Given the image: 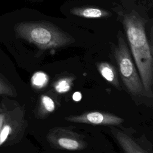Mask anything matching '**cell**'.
<instances>
[{"label": "cell", "mask_w": 153, "mask_h": 153, "mask_svg": "<svg viewBox=\"0 0 153 153\" xmlns=\"http://www.w3.org/2000/svg\"><path fill=\"white\" fill-rule=\"evenodd\" d=\"M132 56L136 65L145 91L148 97L152 96L153 54L149 44L143 20L136 13H130L123 20Z\"/></svg>", "instance_id": "1"}, {"label": "cell", "mask_w": 153, "mask_h": 153, "mask_svg": "<svg viewBox=\"0 0 153 153\" xmlns=\"http://www.w3.org/2000/svg\"><path fill=\"white\" fill-rule=\"evenodd\" d=\"M15 30L19 37L42 50L64 47L75 41L70 35L46 22H21Z\"/></svg>", "instance_id": "2"}, {"label": "cell", "mask_w": 153, "mask_h": 153, "mask_svg": "<svg viewBox=\"0 0 153 153\" xmlns=\"http://www.w3.org/2000/svg\"><path fill=\"white\" fill-rule=\"evenodd\" d=\"M113 54L122 81L128 91L134 96L145 94L137 69L133 62L128 47L121 35L118 37L117 44L114 48Z\"/></svg>", "instance_id": "3"}, {"label": "cell", "mask_w": 153, "mask_h": 153, "mask_svg": "<svg viewBox=\"0 0 153 153\" xmlns=\"http://www.w3.org/2000/svg\"><path fill=\"white\" fill-rule=\"evenodd\" d=\"M27 125L23 106H19L11 110H7L0 131V146L5 143L19 140L23 136Z\"/></svg>", "instance_id": "4"}, {"label": "cell", "mask_w": 153, "mask_h": 153, "mask_svg": "<svg viewBox=\"0 0 153 153\" xmlns=\"http://www.w3.org/2000/svg\"><path fill=\"white\" fill-rule=\"evenodd\" d=\"M46 137L50 145L58 149L80 151L87 147L83 135L66 127H54L48 131Z\"/></svg>", "instance_id": "5"}, {"label": "cell", "mask_w": 153, "mask_h": 153, "mask_svg": "<svg viewBox=\"0 0 153 153\" xmlns=\"http://www.w3.org/2000/svg\"><path fill=\"white\" fill-rule=\"evenodd\" d=\"M65 120L75 123L102 126H116L122 124L124 120L113 114L101 111H89L78 115H70Z\"/></svg>", "instance_id": "6"}, {"label": "cell", "mask_w": 153, "mask_h": 153, "mask_svg": "<svg viewBox=\"0 0 153 153\" xmlns=\"http://www.w3.org/2000/svg\"><path fill=\"white\" fill-rule=\"evenodd\" d=\"M111 131L125 153H146L131 137L122 131L112 127Z\"/></svg>", "instance_id": "7"}, {"label": "cell", "mask_w": 153, "mask_h": 153, "mask_svg": "<svg viewBox=\"0 0 153 153\" xmlns=\"http://www.w3.org/2000/svg\"><path fill=\"white\" fill-rule=\"evenodd\" d=\"M71 13L74 16L86 19H99L106 17L110 15L109 11L96 7H75L72 8Z\"/></svg>", "instance_id": "8"}, {"label": "cell", "mask_w": 153, "mask_h": 153, "mask_svg": "<svg viewBox=\"0 0 153 153\" xmlns=\"http://www.w3.org/2000/svg\"><path fill=\"white\" fill-rule=\"evenodd\" d=\"M98 71L102 76L110 84L116 88H119L118 72L115 68L111 63L106 62H99L96 65Z\"/></svg>", "instance_id": "9"}, {"label": "cell", "mask_w": 153, "mask_h": 153, "mask_svg": "<svg viewBox=\"0 0 153 153\" xmlns=\"http://www.w3.org/2000/svg\"><path fill=\"white\" fill-rule=\"evenodd\" d=\"M75 78L72 76H64L57 79L53 84L54 90L60 94L69 91L74 84Z\"/></svg>", "instance_id": "10"}, {"label": "cell", "mask_w": 153, "mask_h": 153, "mask_svg": "<svg viewBox=\"0 0 153 153\" xmlns=\"http://www.w3.org/2000/svg\"><path fill=\"white\" fill-rule=\"evenodd\" d=\"M56 109V104L54 100L49 96L42 94L40 97L39 114L41 117H45L52 113Z\"/></svg>", "instance_id": "11"}, {"label": "cell", "mask_w": 153, "mask_h": 153, "mask_svg": "<svg viewBox=\"0 0 153 153\" xmlns=\"http://www.w3.org/2000/svg\"><path fill=\"white\" fill-rule=\"evenodd\" d=\"M0 94L9 96H16L17 92L14 87L8 81L0 74Z\"/></svg>", "instance_id": "12"}, {"label": "cell", "mask_w": 153, "mask_h": 153, "mask_svg": "<svg viewBox=\"0 0 153 153\" xmlns=\"http://www.w3.org/2000/svg\"><path fill=\"white\" fill-rule=\"evenodd\" d=\"M48 81V76L42 72H37L35 73L31 78V82L36 88H41L44 87Z\"/></svg>", "instance_id": "13"}, {"label": "cell", "mask_w": 153, "mask_h": 153, "mask_svg": "<svg viewBox=\"0 0 153 153\" xmlns=\"http://www.w3.org/2000/svg\"><path fill=\"white\" fill-rule=\"evenodd\" d=\"M6 111H7V109L5 108L0 109V131L1 130L2 127L4 124V121L5 120Z\"/></svg>", "instance_id": "14"}, {"label": "cell", "mask_w": 153, "mask_h": 153, "mask_svg": "<svg viewBox=\"0 0 153 153\" xmlns=\"http://www.w3.org/2000/svg\"><path fill=\"white\" fill-rule=\"evenodd\" d=\"M72 98L75 101H79L81 99V94L79 92H75L73 94Z\"/></svg>", "instance_id": "15"}]
</instances>
